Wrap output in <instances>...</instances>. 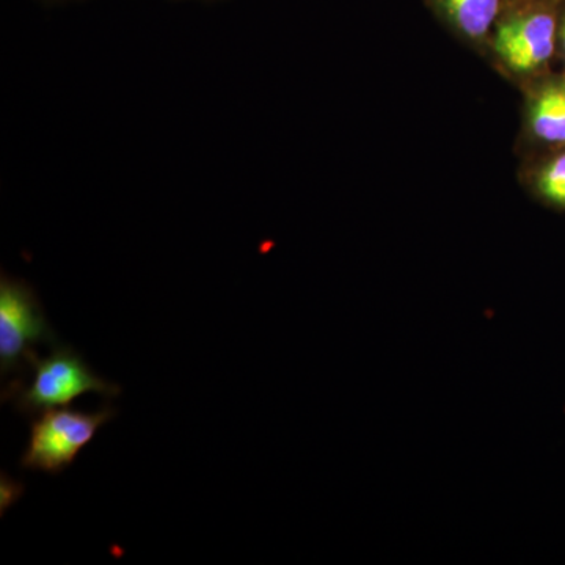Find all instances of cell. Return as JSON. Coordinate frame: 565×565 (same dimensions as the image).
I'll return each instance as SVG.
<instances>
[{
  "instance_id": "6da1fadb",
  "label": "cell",
  "mask_w": 565,
  "mask_h": 565,
  "mask_svg": "<svg viewBox=\"0 0 565 565\" xmlns=\"http://www.w3.org/2000/svg\"><path fill=\"white\" fill-rule=\"evenodd\" d=\"M32 377L28 385L14 382L3 392L2 399H13L18 412L36 416L47 408L68 407L76 397L95 392L104 397L118 396L121 388L93 373L79 353L70 345H52L50 355L32 356Z\"/></svg>"
},
{
  "instance_id": "7a4b0ae2",
  "label": "cell",
  "mask_w": 565,
  "mask_h": 565,
  "mask_svg": "<svg viewBox=\"0 0 565 565\" xmlns=\"http://www.w3.org/2000/svg\"><path fill=\"white\" fill-rule=\"evenodd\" d=\"M563 0H508L494 25L493 47L515 73L544 70L557 51Z\"/></svg>"
},
{
  "instance_id": "3957f363",
  "label": "cell",
  "mask_w": 565,
  "mask_h": 565,
  "mask_svg": "<svg viewBox=\"0 0 565 565\" xmlns=\"http://www.w3.org/2000/svg\"><path fill=\"white\" fill-rule=\"evenodd\" d=\"M115 416L117 411L110 405L93 414L71 411L70 407L41 412L39 418L31 423V437L21 467L61 475L74 463L82 449L92 444L99 427Z\"/></svg>"
},
{
  "instance_id": "277c9868",
  "label": "cell",
  "mask_w": 565,
  "mask_h": 565,
  "mask_svg": "<svg viewBox=\"0 0 565 565\" xmlns=\"http://www.w3.org/2000/svg\"><path fill=\"white\" fill-rule=\"evenodd\" d=\"M57 344L43 305L31 285L2 274L0 278V371L2 377L24 374L35 345Z\"/></svg>"
},
{
  "instance_id": "5b68a950",
  "label": "cell",
  "mask_w": 565,
  "mask_h": 565,
  "mask_svg": "<svg viewBox=\"0 0 565 565\" xmlns=\"http://www.w3.org/2000/svg\"><path fill=\"white\" fill-rule=\"evenodd\" d=\"M530 128L541 143L565 148V76L546 81L535 92Z\"/></svg>"
},
{
  "instance_id": "8992f818",
  "label": "cell",
  "mask_w": 565,
  "mask_h": 565,
  "mask_svg": "<svg viewBox=\"0 0 565 565\" xmlns=\"http://www.w3.org/2000/svg\"><path fill=\"white\" fill-rule=\"evenodd\" d=\"M437 10L471 40H482L493 31L508 0H433Z\"/></svg>"
},
{
  "instance_id": "52a82bcc",
  "label": "cell",
  "mask_w": 565,
  "mask_h": 565,
  "mask_svg": "<svg viewBox=\"0 0 565 565\" xmlns=\"http://www.w3.org/2000/svg\"><path fill=\"white\" fill-rule=\"evenodd\" d=\"M535 191L550 206L565 210V148L541 167L535 177Z\"/></svg>"
},
{
  "instance_id": "ba28073f",
  "label": "cell",
  "mask_w": 565,
  "mask_h": 565,
  "mask_svg": "<svg viewBox=\"0 0 565 565\" xmlns=\"http://www.w3.org/2000/svg\"><path fill=\"white\" fill-rule=\"evenodd\" d=\"M557 50L563 54L565 63V0L561 2L559 9V31H557Z\"/></svg>"
},
{
  "instance_id": "9c48e42d",
  "label": "cell",
  "mask_w": 565,
  "mask_h": 565,
  "mask_svg": "<svg viewBox=\"0 0 565 565\" xmlns=\"http://www.w3.org/2000/svg\"><path fill=\"white\" fill-rule=\"evenodd\" d=\"M54 2H61V0H54Z\"/></svg>"
},
{
  "instance_id": "30bf717a",
  "label": "cell",
  "mask_w": 565,
  "mask_h": 565,
  "mask_svg": "<svg viewBox=\"0 0 565 565\" xmlns=\"http://www.w3.org/2000/svg\"><path fill=\"white\" fill-rule=\"evenodd\" d=\"M206 2H207V0H206Z\"/></svg>"
}]
</instances>
